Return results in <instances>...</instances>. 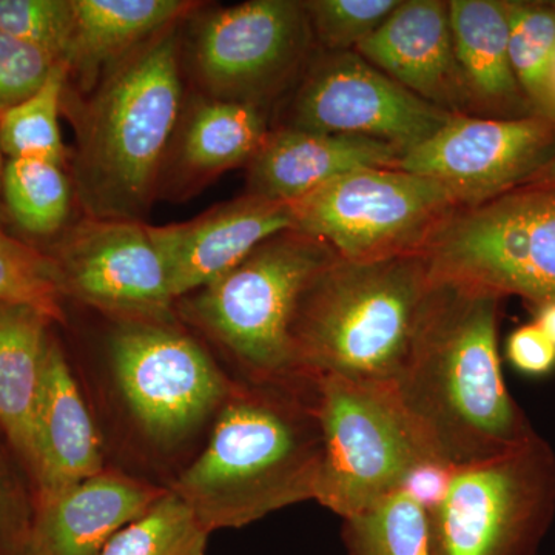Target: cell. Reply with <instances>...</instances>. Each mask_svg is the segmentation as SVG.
Returning <instances> with one entry per match:
<instances>
[{"label": "cell", "instance_id": "obj_1", "mask_svg": "<svg viewBox=\"0 0 555 555\" xmlns=\"http://www.w3.org/2000/svg\"><path fill=\"white\" fill-rule=\"evenodd\" d=\"M503 299L437 273L414 343L390 383L416 433L454 469L535 433L503 379L496 337Z\"/></svg>", "mask_w": 555, "mask_h": 555}, {"label": "cell", "instance_id": "obj_2", "mask_svg": "<svg viewBox=\"0 0 555 555\" xmlns=\"http://www.w3.org/2000/svg\"><path fill=\"white\" fill-rule=\"evenodd\" d=\"M317 385L255 383L230 393L207 448L171 486L208 531L315 500L323 451Z\"/></svg>", "mask_w": 555, "mask_h": 555}, {"label": "cell", "instance_id": "obj_3", "mask_svg": "<svg viewBox=\"0 0 555 555\" xmlns=\"http://www.w3.org/2000/svg\"><path fill=\"white\" fill-rule=\"evenodd\" d=\"M177 22L113 65L73 107L69 163L76 203L90 218L142 221L185 104L182 27ZM64 107L72 108L64 102Z\"/></svg>", "mask_w": 555, "mask_h": 555}, {"label": "cell", "instance_id": "obj_4", "mask_svg": "<svg viewBox=\"0 0 555 555\" xmlns=\"http://www.w3.org/2000/svg\"><path fill=\"white\" fill-rule=\"evenodd\" d=\"M437 273L425 255L335 259L299 299L292 339L310 377L392 383L425 317Z\"/></svg>", "mask_w": 555, "mask_h": 555}, {"label": "cell", "instance_id": "obj_5", "mask_svg": "<svg viewBox=\"0 0 555 555\" xmlns=\"http://www.w3.org/2000/svg\"><path fill=\"white\" fill-rule=\"evenodd\" d=\"M337 258L323 241L284 230L259 244L228 275L188 295L182 313L258 385L315 379L299 367L292 324L310 281Z\"/></svg>", "mask_w": 555, "mask_h": 555}, {"label": "cell", "instance_id": "obj_6", "mask_svg": "<svg viewBox=\"0 0 555 555\" xmlns=\"http://www.w3.org/2000/svg\"><path fill=\"white\" fill-rule=\"evenodd\" d=\"M317 386L323 451L315 502L343 520L403 491L420 466L443 465L390 383L320 375Z\"/></svg>", "mask_w": 555, "mask_h": 555}, {"label": "cell", "instance_id": "obj_7", "mask_svg": "<svg viewBox=\"0 0 555 555\" xmlns=\"http://www.w3.org/2000/svg\"><path fill=\"white\" fill-rule=\"evenodd\" d=\"M555 516V454L539 434L452 470L427 511L430 555H535Z\"/></svg>", "mask_w": 555, "mask_h": 555}, {"label": "cell", "instance_id": "obj_8", "mask_svg": "<svg viewBox=\"0 0 555 555\" xmlns=\"http://www.w3.org/2000/svg\"><path fill=\"white\" fill-rule=\"evenodd\" d=\"M420 254L438 275L535 306L555 302V182L460 208Z\"/></svg>", "mask_w": 555, "mask_h": 555}, {"label": "cell", "instance_id": "obj_9", "mask_svg": "<svg viewBox=\"0 0 555 555\" xmlns=\"http://www.w3.org/2000/svg\"><path fill=\"white\" fill-rule=\"evenodd\" d=\"M463 207L447 185L397 167L350 171L291 204L295 230L353 262L420 254Z\"/></svg>", "mask_w": 555, "mask_h": 555}, {"label": "cell", "instance_id": "obj_10", "mask_svg": "<svg viewBox=\"0 0 555 555\" xmlns=\"http://www.w3.org/2000/svg\"><path fill=\"white\" fill-rule=\"evenodd\" d=\"M188 65L199 93L266 109L317 53L301 0H250L193 14Z\"/></svg>", "mask_w": 555, "mask_h": 555}, {"label": "cell", "instance_id": "obj_11", "mask_svg": "<svg viewBox=\"0 0 555 555\" xmlns=\"http://www.w3.org/2000/svg\"><path fill=\"white\" fill-rule=\"evenodd\" d=\"M109 357L131 414L159 443L195 433L235 389L206 350L170 323H119Z\"/></svg>", "mask_w": 555, "mask_h": 555}, {"label": "cell", "instance_id": "obj_12", "mask_svg": "<svg viewBox=\"0 0 555 555\" xmlns=\"http://www.w3.org/2000/svg\"><path fill=\"white\" fill-rule=\"evenodd\" d=\"M452 113L401 87L357 51L313 54L281 127L385 142L401 155L433 138Z\"/></svg>", "mask_w": 555, "mask_h": 555}, {"label": "cell", "instance_id": "obj_13", "mask_svg": "<svg viewBox=\"0 0 555 555\" xmlns=\"http://www.w3.org/2000/svg\"><path fill=\"white\" fill-rule=\"evenodd\" d=\"M43 250L56 264L64 298L119 323H171L177 299L144 221L83 217Z\"/></svg>", "mask_w": 555, "mask_h": 555}, {"label": "cell", "instance_id": "obj_14", "mask_svg": "<svg viewBox=\"0 0 555 555\" xmlns=\"http://www.w3.org/2000/svg\"><path fill=\"white\" fill-rule=\"evenodd\" d=\"M555 158V119L452 115L433 138L400 156L397 169L447 185L477 206L521 188Z\"/></svg>", "mask_w": 555, "mask_h": 555}, {"label": "cell", "instance_id": "obj_15", "mask_svg": "<svg viewBox=\"0 0 555 555\" xmlns=\"http://www.w3.org/2000/svg\"><path fill=\"white\" fill-rule=\"evenodd\" d=\"M288 229H294L288 204L250 193L190 221L149 225L177 301L228 275L259 244Z\"/></svg>", "mask_w": 555, "mask_h": 555}, {"label": "cell", "instance_id": "obj_16", "mask_svg": "<svg viewBox=\"0 0 555 555\" xmlns=\"http://www.w3.org/2000/svg\"><path fill=\"white\" fill-rule=\"evenodd\" d=\"M356 51L429 104L452 115L473 116L444 0H401Z\"/></svg>", "mask_w": 555, "mask_h": 555}, {"label": "cell", "instance_id": "obj_17", "mask_svg": "<svg viewBox=\"0 0 555 555\" xmlns=\"http://www.w3.org/2000/svg\"><path fill=\"white\" fill-rule=\"evenodd\" d=\"M269 131L266 109L193 94L171 139L158 198L188 199L225 171L247 166Z\"/></svg>", "mask_w": 555, "mask_h": 555}, {"label": "cell", "instance_id": "obj_18", "mask_svg": "<svg viewBox=\"0 0 555 555\" xmlns=\"http://www.w3.org/2000/svg\"><path fill=\"white\" fill-rule=\"evenodd\" d=\"M166 491L104 469L57 494L36 499L30 555H101L120 529Z\"/></svg>", "mask_w": 555, "mask_h": 555}, {"label": "cell", "instance_id": "obj_19", "mask_svg": "<svg viewBox=\"0 0 555 555\" xmlns=\"http://www.w3.org/2000/svg\"><path fill=\"white\" fill-rule=\"evenodd\" d=\"M401 153L385 142L276 127L247 164V192L291 204L350 171L396 167Z\"/></svg>", "mask_w": 555, "mask_h": 555}, {"label": "cell", "instance_id": "obj_20", "mask_svg": "<svg viewBox=\"0 0 555 555\" xmlns=\"http://www.w3.org/2000/svg\"><path fill=\"white\" fill-rule=\"evenodd\" d=\"M104 470L101 438L61 346L51 339L35 425L36 499Z\"/></svg>", "mask_w": 555, "mask_h": 555}, {"label": "cell", "instance_id": "obj_21", "mask_svg": "<svg viewBox=\"0 0 555 555\" xmlns=\"http://www.w3.org/2000/svg\"><path fill=\"white\" fill-rule=\"evenodd\" d=\"M455 56L473 116L516 119L534 115L509 60L507 0H449Z\"/></svg>", "mask_w": 555, "mask_h": 555}, {"label": "cell", "instance_id": "obj_22", "mask_svg": "<svg viewBox=\"0 0 555 555\" xmlns=\"http://www.w3.org/2000/svg\"><path fill=\"white\" fill-rule=\"evenodd\" d=\"M75 36L69 79L89 94L105 72L203 3L192 0H72Z\"/></svg>", "mask_w": 555, "mask_h": 555}, {"label": "cell", "instance_id": "obj_23", "mask_svg": "<svg viewBox=\"0 0 555 555\" xmlns=\"http://www.w3.org/2000/svg\"><path fill=\"white\" fill-rule=\"evenodd\" d=\"M53 324L38 310L0 301V429L30 478L36 409Z\"/></svg>", "mask_w": 555, "mask_h": 555}, {"label": "cell", "instance_id": "obj_24", "mask_svg": "<svg viewBox=\"0 0 555 555\" xmlns=\"http://www.w3.org/2000/svg\"><path fill=\"white\" fill-rule=\"evenodd\" d=\"M7 218L33 238H57L76 201L69 166L40 158L7 159L2 185Z\"/></svg>", "mask_w": 555, "mask_h": 555}, {"label": "cell", "instance_id": "obj_25", "mask_svg": "<svg viewBox=\"0 0 555 555\" xmlns=\"http://www.w3.org/2000/svg\"><path fill=\"white\" fill-rule=\"evenodd\" d=\"M509 60L534 115L555 119V3L507 2Z\"/></svg>", "mask_w": 555, "mask_h": 555}, {"label": "cell", "instance_id": "obj_26", "mask_svg": "<svg viewBox=\"0 0 555 555\" xmlns=\"http://www.w3.org/2000/svg\"><path fill=\"white\" fill-rule=\"evenodd\" d=\"M69 80L67 62H61L35 94L0 115V145L7 159L40 158L68 164L61 113Z\"/></svg>", "mask_w": 555, "mask_h": 555}, {"label": "cell", "instance_id": "obj_27", "mask_svg": "<svg viewBox=\"0 0 555 555\" xmlns=\"http://www.w3.org/2000/svg\"><path fill=\"white\" fill-rule=\"evenodd\" d=\"M347 555H430L427 511L406 491L343 520Z\"/></svg>", "mask_w": 555, "mask_h": 555}, {"label": "cell", "instance_id": "obj_28", "mask_svg": "<svg viewBox=\"0 0 555 555\" xmlns=\"http://www.w3.org/2000/svg\"><path fill=\"white\" fill-rule=\"evenodd\" d=\"M208 535L192 507L167 489L141 517L120 529L101 555H206Z\"/></svg>", "mask_w": 555, "mask_h": 555}, {"label": "cell", "instance_id": "obj_29", "mask_svg": "<svg viewBox=\"0 0 555 555\" xmlns=\"http://www.w3.org/2000/svg\"><path fill=\"white\" fill-rule=\"evenodd\" d=\"M64 299L50 255L13 238L0 225V301L27 306L53 323H64Z\"/></svg>", "mask_w": 555, "mask_h": 555}, {"label": "cell", "instance_id": "obj_30", "mask_svg": "<svg viewBox=\"0 0 555 555\" xmlns=\"http://www.w3.org/2000/svg\"><path fill=\"white\" fill-rule=\"evenodd\" d=\"M401 0H302L320 51H356Z\"/></svg>", "mask_w": 555, "mask_h": 555}, {"label": "cell", "instance_id": "obj_31", "mask_svg": "<svg viewBox=\"0 0 555 555\" xmlns=\"http://www.w3.org/2000/svg\"><path fill=\"white\" fill-rule=\"evenodd\" d=\"M0 30L68 64L75 36L72 0H0Z\"/></svg>", "mask_w": 555, "mask_h": 555}, {"label": "cell", "instance_id": "obj_32", "mask_svg": "<svg viewBox=\"0 0 555 555\" xmlns=\"http://www.w3.org/2000/svg\"><path fill=\"white\" fill-rule=\"evenodd\" d=\"M35 486L9 440H0V555H30Z\"/></svg>", "mask_w": 555, "mask_h": 555}, {"label": "cell", "instance_id": "obj_33", "mask_svg": "<svg viewBox=\"0 0 555 555\" xmlns=\"http://www.w3.org/2000/svg\"><path fill=\"white\" fill-rule=\"evenodd\" d=\"M61 61L0 30V115L30 98Z\"/></svg>", "mask_w": 555, "mask_h": 555}, {"label": "cell", "instance_id": "obj_34", "mask_svg": "<svg viewBox=\"0 0 555 555\" xmlns=\"http://www.w3.org/2000/svg\"><path fill=\"white\" fill-rule=\"evenodd\" d=\"M506 358L529 377H543L555 367V345L535 323L525 324L509 335Z\"/></svg>", "mask_w": 555, "mask_h": 555}, {"label": "cell", "instance_id": "obj_35", "mask_svg": "<svg viewBox=\"0 0 555 555\" xmlns=\"http://www.w3.org/2000/svg\"><path fill=\"white\" fill-rule=\"evenodd\" d=\"M452 470L454 467L438 465V463L420 466L408 478L403 491H406L426 511H430L447 494Z\"/></svg>", "mask_w": 555, "mask_h": 555}, {"label": "cell", "instance_id": "obj_36", "mask_svg": "<svg viewBox=\"0 0 555 555\" xmlns=\"http://www.w3.org/2000/svg\"><path fill=\"white\" fill-rule=\"evenodd\" d=\"M534 323L545 332L546 337L555 345V302L535 306Z\"/></svg>", "mask_w": 555, "mask_h": 555}, {"label": "cell", "instance_id": "obj_37", "mask_svg": "<svg viewBox=\"0 0 555 555\" xmlns=\"http://www.w3.org/2000/svg\"><path fill=\"white\" fill-rule=\"evenodd\" d=\"M540 182H555V158L547 164L545 169L540 170L528 184H540Z\"/></svg>", "mask_w": 555, "mask_h": 555}, {"label": "cell", "instance_id": "obj_38", "mask_svg": "<svg viewBox=\"0 0 555 555\" xmlns=\"http://www.w3.org/2000/svg\"><path fill=\"white\" fill-rule=\"evenodd\" d=\"M7 156L3 155L2 145H0V225L7 219L5 208H3L2 199V185H3V171H5Z\"/></svg>", "mask_w": 555, "mask_h": 555}]
</instances>
